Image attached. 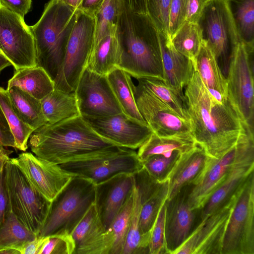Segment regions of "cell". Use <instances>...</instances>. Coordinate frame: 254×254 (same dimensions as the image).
Segmentation results:
<instances>
[{"instance_id": "cell-1", "label": "cell", "mask_w": 254, "mask_h": 254, "mask_svg": "<svg viewBox=\"0 0 254 254\" xmlns=\"http://www.w3.org/2000/svg\"><path fill=\"white\" fill-rule=\"evenodd\" d=\"M184 96L192 136L211 158L218 159L237 143L246 127L229 99L220 102L203 84L194 66Z\"/></svg>"}, {"instance_id": "cell-2", "label": "cell", "mask_w": 254, "mask_h": 254, "mask_svg": "<svg viewBox=\"0 0 254 254\" xmlns=\"http://www.w3.org/2000/svg\"><path fill=\"white\" fill-rule=\"evenodd\" d=\"M118 32L122 48L118 67L136 79L164 82L158 31L148 14L132 12L125 2Z\"/></svg>"}, {"instance_id": "cell-3", "label": "cell", "mask_w": 254, "mask_h": 254, "mask_svg": "<svg viewBox=\"0 0 254 254\" xmlns=\"http://www.w3.org/2000/svg\"><path fill=\"white\" fill-rule=\"evenodd\" d=\"M29 145L37 157L59 165L116 145L99 135L78 116L53 124L47 123L34 130Z\"/></svg>"}, {"instance_id": "cell-4", "label": "cell", "mask_w": 254, "mask_h": 254, "mask_svg": "<svg viewBox=\"0 0 254 254\" xmlns=\"http://www.w3.org/2000/svg\"><path fill=\"white\" fill-rule=\"evenodd\" d=\"M77 11L59 0H50L38 21L29 26L34 38L37 65L53 80L63 63Z\"/></svg>"}, {"instance_id": "cell-5", "label": "cell", "mask_w": 254, "mask_h": 254, "mask_svg": "<svg viewBox=\"0 0 254 254\" xmlns=\"http://www.w3.org/2000/svg\"><path fill=\"white\" fill-rule=\"evenodd\" d=\"M95 185L91 180L74 176L51 201L38 235H71L94 203Z\"/></svg>"}, {"instance_id": "cell-6", "label": "cell", "mask_w": 254, "mask_h": 254, "mask_svg": "<svg viewBox=\"0 0 254 254\" xmlns=\"http://www.w3.org/2000/svg\"><path fill=\"white\" fill-rule=\"evenodd\" d=\"M59 165L95 185L119 173L133 174L143 167L137 152L117 145L76 157Z\"/></svg>"}, {"instance_id": "cell-7", "label": "cell", "mask_w": 254, "mask_h": 254, "mask_svg": "<svg viewBox=\"0 0 254 254\" xmlns=\"http://www.w3.org/2000/svg\"><path fill=\"white\" fill-rule=\"evenodd\" d=\"M4 171L11 211L25 226L38 235L51 202L32 185L10 158L4 164Z\"/></svg>"}, {"instance_id": "cell-8", "label": "cell", "mask_w": 254, "mask_h": 254, "mask_svg": "<svg viewBox=\"0 0 254 254\" xmlns=\"http://www.w3.org/2000/svg\"><path fill=\"white\" fill-rule=\"evenodd\" d=\"M233 196L221 254H254V172Z\"/></svg>"}, {"instance_id": "cell-9", "label": "cell", "mask_w": 254, "mask_h": 254, "mask_svg": "<svg viewBox=\"0 0 254 254\" xmlns=\"http://www.w3.org/2000/svg\"><path fill=\"white\" fill-rule=\"evenodd\" d=\"M94 29L95 17L77 10L63 63L54 80L55 88L69 93L75 92L79 79L87 67L93 44Z\"/></svg>"}, {"instance_id": "cell-10", "label": "cell", "mask_w": 254, "mask_h": 254, "mask_svg": "<svg viewBox=\"0 0 254 254\" xmlns=\"http://www.w3.org/2000/svg\"><path fill=\"white\" fill-rule=\"evenodd\" d=\"M254 50L242 41L232 51L227 72L228 98L244 125L254 131Z\"/></svg>"}, {"instance_id": "cell-11", "label": "cell", "mask_w": 254, "mask_h": 254, "mask_svg": "<svg viewBox=\"0 0 254 254\" xmlns=\"http://www.w3.org/2000/svg\"><path fill=\"white\" fill-rule=\"evenodd\" d=\"M198 23L218 64L228 72L232 52L241 41L228 0H211Z\"/></svg>"}, {"instance_id": "cell-12", "label": "cell", "mask_w": 254, "mask_h": 254, "mask_svg": "<svg viewBox=\"0 0 254 254\" xmlns=\"http://www.w3.org/2000/svg\"><path fill=\"white\" fill-rule=\"evenodd\" d=\"M0 51L15 69L37 66L34 38L22 18L0 5Z\"/></svg>"}, {"instance_id": "cell-13", "label": "cell", "mask_w": 254, "mask_h": 254, "mask_svg": "<svg viewBox=\"0 0 254 254\" xmlns=\"http://www.w3.org/2000/svg\"><path fill=\"white\" fill-rule=\"evenodd\" d=\"M235 146V158L224 180L201 208L202 220L228 201L254 172V131L246 127Z\"/></svg>"}, {"instance_id": "cell-14", "label": "cell", "mask_w": 254, "mask_h": 254, "mask_svg": "<svg viewBox=\"0 0 254 254\" xmlns=\"http://www.w3.org/2000/svg\"><path fill=\"white\" fill-rule=\"evenodd\" d=\"M74 93L82 118H98L123 112L107 75L86 67L79 79Z\"/></svg>"}, {"instance_id": "cell-15", "label": "cell", "mask_w": 254, "mask_h": 254, "mask_svg": "<svg viewBox=\"0 0 254 254\" xmlns=\"http://www.w3.org/2000/svg\"><path fill=\"white\" fill-rule=\"evenodd\" d=\"M193 185L184 187L165 204V232L168 254H174L202 221L201 209H192L189 196Z\"/></svg>"}, {"instance_id": "cell-16", "label": "cell", "mask_w": 254, "mask_h": 254, "mask_svg": "<svg viewBox=\"0 0 254 254\" xmlns=\"http://www.w3.org/2000/svg\"><path fill=\"white\" fill-rule=\"evenodd\" d=\"M133 92L138 110L153 133L160 136L192 134L188 121L141 84L133 85Z\"/></svg>"}, {"instance_id": "cell-17", "label": "cell", "mask_w": 254, "mask_h": 254, "mask_svg": "<svg viewBox=\"0 0 254 254\" xmlns=\"http://www.w3.org/2000/svg\"><path fill=\"white\" fill-rule=\"evenodd\" d=\"M233 203L232 196L228 201L202 219L174 254H221Z\"/></svg>"}, {"instance_id": "cell-18", "label": "cell", "mask_w": 254, "mask_h": 254, "mask_svg": "<svg viewBox=\"0 0 254 254\" xmlns=\"http://www.w3.org/2000/svg\"><path fill=\"white\" fill-rule=\"evenodd\" d=\"M11 160L32 185L51 202L75 176L64 170L59 165L29 152L22 153Z\"/></svg>"}, {"instance_id": "cell-19", "label": "cell", "mask_w": 254, "mask_h": 254, "mask_svg": "<svg viewBox=\"0 0 254 254\" xmlns=\"http://www.w3.org/2000/svg\"><path fill=\"white\" fill-rule=\"evenodd\" d=\"M99 135L116 145L136 149L153 131L147 125L129 117L123 112L98 118H83Z\"/></svg>"}, {"instance_id": "cell-20", "label": "cell", "mask_w": 254, "mask_h": 254, "mask_svg": "<svg viewBox=\"0 0 254 254\" xmlns=\"http://www.w3.org/2000/svg\"><path fill=\"white\" fill-rule=\"evenodd\" d=\"M134 184L133 174L122 173L95 185L94 204L106 230L132 192Z\"/></svg>"}, {"instance_id": "cell-21", "label": "cell", "mask_w": 254, "mask_h": 254, "mask_svg": "<svg viewBox=\"0 0 254 254\" xmlns=\"http://www.w3.org/2000/svg\"><path fill=\"white\" fill-rule=\"evenodd\" d=\"M140 199L139 226L141 234L149 236V232L159 210L168 197V180L159 182L142 167L133 174Z\"/></svg>"}, {"instance_id": "cell-22", "label": "cell", "mask_w": 254, "mask_h": 254, "mask_svg": "<svg viewBox=\"0 0 254 254\" xmlns=\"http://www.w3.org/2000/svg\"><path fill=\"white\" fill-rule=\"evenodd\" d=\"M71 235L75 244L73 254H111L112 239L102 224L94 203Z\"/></svg>"}, {"instance_id": "cell-23", "label": "cell", "mask_w": 254, "mask_h": 254, "mask_svg": "<svg viewBox=\"0 0 254 254\" xmlns=\"http://www.w3.org/2000/svg\"><path fill=\"white\" fill-rule=\"evenodd\" d=\"M158 36L163 67V82L185 99L183 90L192 75L194 64L176 50L171 38L158 31Z\"/></svg>"}, {"instance_id": "cell-24", "label": "cell", "mask_w": 254, "mask_h": 254, "mask_svg": "<svg viewBox=\"0 0 254 254\" xmlns=\"http://www.w3.org/2000/svg\"><path fill=\"white\" fill-rule=\"evenodd\" d=\"M235 145L218 159L210 158L201 177L193 185L190 191L188 200L192 209L201 208L223 181L234 159Z\"/></svg>"}, {"instance_id": "cell-25", "label": "cell", "mask_w": 254, "mask_h": 254, "mask_svg": "<svg viewBox=\"0 0 254 254\" xmlns=\"http://www.w3.org/2000/svg\"><path fill=\"white\" fill-rule=\"evenodd\" d=\"M210 157L198 145L181 153L168 178L167 199L178 192L184 187L194 185L205 170Z\"/></svg>"}, {"instance_id": "cell-26", "label": "cell", "mask_w": 254, "mask_h": 254, "mask_svg": "<svg viewBox=\"0 0 254 254\" xmlns=\"http://www.w3.org/2000/svg\"><path fill=\"white\" fill-rule=\"evenodd\" d=\"M193 64L202 81L212 95L217 100L228 98L227 78L203 39Z\"/></svg>"}, {"instance_id": "cell-27", "label": "cell", "mask_w": 254, "mask_h": 254, "mask_svg": "<svg viewBox=\"0 0 254 254\" xmlns=\"http://www.w3.org/2000/svg\"><path fill=\"white\" fill-rule=\"evenodd\" d=\"M121 54L117 31L103 38L93 46L86 67L98 74L107 75L118 67Z\"/></svg>"}, {"instance_id": "cell-28", "label": "cell", "mask_w": 254, "mask_h": 254, "mask_svg": "<svg viewBox=\"0 0 254 254\" xmlns=\"http://www.w3.org/2000/svg\"><path fill=\"white\" fill-rule=\"evenodd\" d=\"M12 86L41 100L54 90L55 82L43 67L37 65L16 70L8 80L7 89Z\"/></svg>"}, {"instance_id": "cell-29", "label": "cell", "mask_w": 254, "mask_h": 254, "mask_svg": "<svg viewBox=\"0 0 254 254\" xmlns=\"http://www.w3.org/2000/svg\"><path fill=\"white\" fill-rule=\"evenodd\" d=\"M197 145L192 134L160 136L152 132L148 139L138 148L137 154L142 163L154 155L170 156L175 150L183 153Z\"/></svg>"}, {"instance_id": "cell-30", "label": "cell", "mask_w": 254, "mask_h": 254, "mask_svg": "<svg viewBox=\"0 0 254 254\" xmlns=\"http://www.w3.org/2000/svg\"><path fill=\"white\" fill-rule=\"evenodd\" d=\"M107 77L123 112L139 122L147 125L136 106L131 75L119 67L109 72Z\"/></svg>"}, {"instance_id": "cell-31", "label": "cell", "mask_w": 254, "mask_h": 254, "mask_svg": "<svg viewBox=\"0 0 254 254\" xmlns=\"http://www.w3.org/2000/svg\"><path fill=\"white\" fill-rule=\"evenodd\" d=\"M44 115L53 124L80 116L74 92L54 90L41 100Z\"/></svg>"}, {"instance_id": "cell-32", "label": "cell", "mask_w": 254, "mask_h": 254, "mask_svg": "<svg viewBox=\"0 0 254 254\" xmlns=\"http://www.w3.org/2000/svg\"><path fill=\"white\" fill-rule=\"evenodd\" d=\"M6 89L22 119L34 131L48 123L42 111L41 100L16 86Z\"/></svg>"}, {"instance_id": "cell-33", "label": "cell", "mask_w": 254, "mask_h": 254, "mask_svg": "<svg viewBox=\"0 0 254 254\" xmlns=\"http://www.w3.org/2000/svg\"><path fill=\"white\" fill-rule=\"evenodd\" d=\"M0 107L14 135L15 148L25 151L28 148V140L34 131L22 119L13 105L7 89L0 86Z\"/></svg>"}, {"instance_id": "cell-34", "label": "cell", "mask_w": 254, "mask_h": 254, "mask_svg": "<svg viewBox=\"0 0 254 254\" xmlns=\"http://www.w3.org/2000/svg\"><path fill=\"white\" fill-rule=\"evenodd\" d=\"M124 2V0H105L95 16L93 46L103 38L118 31Z\"/></svg>"}, {"instance_id": "cell-35", "label": "cell", "mask_w": 254, "mask_h": 254, "mask_svg": "<svg viewBox=\"0 0 254 254\" xmlns=\"http://www.w3.org/2000/svg\"><path fill=\"white\" fill-rule=\"evenodd\" d=\"M242 42L254 49V0H228Z\"/></svg>"}, {"instance_id": "cell-36", "label": "cell", "mask_w": 254, "mask_h": 254, "mask_svg": "<svg viewBox=\"0 0 254 254\" xmlns=\"http://www.w3.org/2000/svg\"><path fill=\"white\" fill-rule=\"evenodd\" d=\"M37 236L17 219L10 209L0 226V250L12 248L18 251Z\"/></svg>"}, {"instance_id": "cell-37", "label": "cell", "mask_w": 254, "mask_h": 254, "mask_svg": "<svg viewBox=\"0 0 254 254\" xmlns=\"http://www.w3.org/2000/svg\"><path fill=\"white\" fill-rule=\"evenodd\" d=\"M203 39L198 23L185 21L171 37L172 45L180 54L194 63Z\"/></svg>"}, {"instance_id": "cell-38", "label": "cell", "mask_w": 254, "mask_h": 254, "mask_svg": "<svg viewBox=\"0 0 254 254\" xmlns=\"http://www.w3.org/2000/svg\"><path fill=\"white\" fill-rule=\"evenodd\" d=\"M133 206L128 233L122 254H149V236L143 235L139 226L140 195L134 184Z\"/></svg>"}, {"instance_id": "cell-39", "label": "cell", "mask_w": 254, "mask_h": 254, "mask_svg": "<svg viewBox=\"0 0 254 254\" xmlns=\"http://www.w3.org/2000/svg\"><path fill=\"white\" fill-rule=\"evenodd\" d=\"M133 206L132 190L109 228L106 229L112 241L111 254L122 253L129 227Z\"/></svg>"}, {"instance_id": "cell-40", "label": "cell", "mask_w": 254, "mask_h": 254, "mask_svg": "<svg viewBox=\"0 0 254 254\" xmlns=\"http://www.w3.org/2000/svg\"><path fill=\"white\" fill-rule=\"evenodd\" d=\"M138 83L150 91L179 116L189 121L185 99L162 81L149 78H137Z\"/></svg>"}, {"instance_id": "cell-41", "label": "cell", "mask_w": 254, "mask_h": 254, "mask_svg": "<svg viewBox=\"0 0 254 254\" xmlns=\"http://www.w3.org/2000/svg\"><path fill=\"white\" fill-rule=\"evenodd\" d=\"M181 153L179 151L175 150L170 156L162 154L152 155L142 162L143 168L156 181L165 182L168 180Z\"/></svg>"}, {"instance_id": "cell-42", "label": "cell", "mask_w": 254, "mask_h": 254, "mask_svg": "<svg viewBox=\"0 0 254 254\" xmlns=\"http://www.w3.org/2000/svg\"><path fill=\"white\" fill-rule=\"evenodd\" d=\"M171 0H147V14L158 31L168 38L170 34V10Z\"/></svg>"}, {"instance_id": "cell-43", "label": "cell", "mask_w": 254, "mask_h": 254, "mask_svg": "<svg viewBox=\"0 0 254 254\" xmlns=\"http://www.w3.org/2000/svg\"><path fill=\"white\" fill-rule=\"evenodd\" d=\"M165 218L164 203L149 232V254H168L165 240Z\"/></svg>"}, {"instance_id": "cell-44", "label": "cell", "mask_w": 254, "mask_h": 254, "mask_svg": "<svg viewBox=\"0 0 254 254\" xmlns=\"http://www.w3.org/2000/svg\"><path fill=\"white\" fill-rule=\"evenodd\" d=\"M75 244L72 235L66 233L48 236L41 254H73Z\"/></svg>"}, {"instance_id": "cell-45", "label": "cell", "mask_w": 254, "mask_h": 254, "mask_svg": "<svg viewBox=\"0 0 254 254\" xmlns=\"http://www.w3.org/2000/svg\"><path fill=\"white\" fill-rule=\"evenodd\" d=\"M188 0H171L170 10L171 37L185 21Z\"/></svg>"}, {"instance_id": "cell-46", "label": "cell", "mask_w": 254, "mask_h": 254, "mask_svg": "<svg viewBox=\"0 0 254 254\" xmlns=\"http://www.w3.org/2000/svg\"><path fill=\"white\" fill-rule=\"evenodd\" d=\"M211 0H188L185 21L198 23L203 12Z\"/></svg>"}, {"instance_id": "cell-47", "label": "cell", "mask_w": 254, "mask_h": 254, "mask_svg": "<svg viewBox=\"0 0 254 254\" xmlns=\"http://www.w3.org/2000/svg\"><path fill=\"white\" fill-rule=\"evenodd\" d=\"M10 209L3 166L0 173V226L4 222L6 214Z\"/></svg>"}, {"instance_id": "cell-48", "label": "cell", "mask_w": 254, "mask_h": 254, "mask_svg": "<svg viewBox=\"0 0 254 254\" xmlns=\"http://www.w3.org/2000/svg\"><path fill=\"white\" fill-rule=\"evenodd\" d=\"M32 0H0V5L24 18L31 7Z\"/></svg>"}, {"instance_id": "cell-49", "label": "cell", "mask_w": 254, "mask_h": 254, "mask_svg": "<svg viewBox=\"0 0 254 254\" xmlns=\"http://www.w3.org/2000/svg\"><path fill=\"white\" fill-rule=\"evenodd\" d=\"M0 146L15 148L14 135L0 107Z\"/></svg>"}, {"instance_id": "cell-50", "label": "cell", "mask_w": 254, "mask_h": 254, "mask_svg": "<svg viewBox=\"0 0 254 254\" xmlns=\"http://www.w3.org/2000/svg\"><path fill=\"white\" fill-rule=\"evenodd\" d=\"M48 239V236L37 235L34 239L24 245L18 251L20 254H41Z\"/></svg>"}, {"instance_id": "cell-51", "label": "cell", "mask_w": 254, "mask_h": 254, "mask_svg": "<svg viewBox=\"0 0 254 254\" xmlns=\"http://www.w3.org/2000/svg\"><path fill=\"white\" fill-rule=\"evenodd\" d=\"M105 0H82L80 10L95 17Z\"/></svg>"}, {"instance_id": "cell-52", "label": "cell", "mask_w": 254, "mask_h": 254, "mask_svg": "<svg viewBox=\"0 0 254 254\" xmlns=\"http://www.w3.org/2000/svg\"><path fill=\"white\" fill-rule=\"evenodd\" d=\"M147 0H124L129 9L133 12L147 14Z\"/></svg>"}, {"instance_id": "cell-53", "label": "cell", "mask_w": 254, "mask_h": 254, "mask_svg": "<svg viewBox=\"0 0 254 254\" xmlns=\"http://www.w3.org/2000/svg\"><path fill=\"white\" fill-rule=\"evenodd\" d=\"M12 151L5 149L3 146H0V173L6 162L9 159V155Z\"/></svg>"}, {"instance_id": "cell-54", "label": "cell", "mask_w": 254, "mask_h": 254, "mask_svg": "<svg viewBox=\"0 0 254 254\" xmlns=\"http://www.w3.org/2000/svg\"><path fill=\"white\" fill-rule=\"evenodd\" d=\"M64 3L72 8L74 10L80 9L82 0H59Z\"/></svg>"}, {"instance_id": "cell-55", "label": "cell", "mask_w": 254, "mask_h": 254, "mask_svg": "<svg viewBox=\"0 0 254 254\" xmlns=\"http://www.w3.org/2000/svg\"><path fill=\"white\" fill-rule=\"evenodd\" d=\"M11 65L10 62L1 54H0V72L5 67Z\"/></svg>"}, {"instance_id": "cell-56", "label": "cell", "mask_w": 254, "mask_h": 254, "mask_svg": "<svg viewBox=\"0 0 254 254\" xmlns=\"http://www.w3.org/2000/svg\"><path fill=\"white\" fill-rule=\"evenodd\" d=\"M0 54H1V52H0Z\"/></svg>"}]
</instances>
